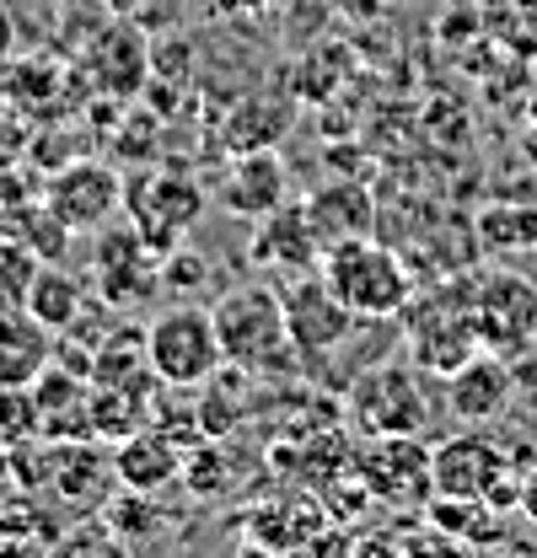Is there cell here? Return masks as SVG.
<instances>
[{
	"mask_svg": "<svg viewBox=\"0 0 537 558\" xmlns=\"http://www.w3.org/2000/svg\"><path fill=\"white\" fill-rule=\"evenodd\" d=\"M210 317H215V339H220V354L231 371H248L264 381H285L301 371L296 344H290V323H285V295L274 284L248 279V284L220 290Z\"/></svg>",
	"mask_w": 537,
	"mask_h": 558,
	"instance_id": "obj_1",
	"label": "cell"
},
{
	"mask_svg": "<svg viewBox=\"0 0 537 558\" xmlns=\"http://www.w3.org/2000/svg\"><path fill=\"white\" fill-rule=\"evenodd\" d=\"M338 301L366 317V323H398L403 306L414 301V275L403 269V258L393 247H382L377 236H355L323 253V269Z\"/></svg>",
	"mask_w": 537,
	"mask_h": 558,
	"instance_id": "obj_2",
	"label": "cell"
},
{
	"mask_svg": "<svg viewBox=\"0 0 537 558\" xmlns=\"http://www.w3.org/2000/svg\"><path fill=\"white\" fill-rule=\"evenodd\" d=\"M403 339L414 349V365L425 376H452L478 354V328H473V279H452L430 295H414L403 306Z\"/></svg>",
	"mask_w": 537,
	"mask_h": 558,
	"instance_id": "obj_3",
	"label": "cell"
},
{
	"mask_svg": "<svg viewBox=\"0 0 537 558\" xmlns=\"http://www.w3.org/2000/svg\"><path fill=\"white\" fill-rule=\"evenodd\" d=\"M145 360L162 387H204L215 371H226V354L215 339V317L204 306H172L145 328Z\"/></svg>",
	"mask_w": 537,
	"mask_h": 558,
	"instance_id": "obj_4",
	"label": "cell"
},
{
	"mask_svg": "<svg viewBox=\"0 0 537 558\" xmlns=\"http://www.w3.org/2000/svg\"><path fill=\"white\" fill-rule=\"evenodd\" d=\"M124 209H130V226L140 231V242L156 258H167L200 226L204 183H194L189 172H134L124 183Z\"/></svg>",
	"mask_w": 537,
	"mask_h": 558,
	"instance_id": "obj_5",
	"label": "cell"
},
{
	"mask_svg": "<svg viewBox=\"0 0 537 558\" xmlns=\"http://www.w3.org/2000/svg\"><path fill=\"white\" fill-rule=\"evenodd\" d=\"M279 295H285V323H290V344H296V360H301V376H318L323 360H334V349L366 323L329 290V279L318 269L290 279Z\"/></svg>",
	"mask_w": 537,
	"mask_h": 558,
	"instance_id": "obj_6",
	"label": "cell"
},
{
	"mask_svg": "<svg viewBox=\"0 0 537 558\" xmlns=\"http://www.w3.org/2000/svg\"><path fill=\"white\" fill-rule=\"evenodd\" d=\"M349 418L371 440L377 435H419L430 424V398L419 387V371L387 365V360L382 365H366L349 381Z\"/></svg>",
	"mask_w": 537,
	"mask_h": 558,
	"instance_id": "obj_7",
	"label": "cell"
},
{
	"mask_svg": "<svg viewBox=\"0 0 537 558\" xmlns=\"http://www.w3.org/2000/svg\"><path fill=\"white\" fill-rule=\"evenodd\" d=\"M473 328L489 354H522L537 344V284L511 269L473 279Z\"/></svg>",
	"mask_w": 537,
	"mask_h": 558,
	"instance_id": "obj_8",
	"label": "cell"
},
{
	"mask_svg": "<svg viewBox=\"0 0 537 558\" xmlns=\"http://www.w3.org/2000/svg\"><path fill=\"white\" fill-rule=\"evenodd\" d=\"M511 451L484 435V429H463L441 446H430V494H446V499H489L494 484L511 473Z\"/></svg>",
	"mask_w": 537,
	"mask_h": 558,
	"instance_id": "obj_9",
	"label": "cell"
},
{
	"mask_svg": "<svg viewBox=\"0 0 537 558\" xmlns=\"http://www.w3.org/2000/svg\"><path fill=\"white\" fill-rule=\"evenodd\" d=\"M44 205L65 220L70 236L103 231V226H114V215L124 209V178H119L114 167H103V161H70V167H60V172L49 178Z\"/></svg>",
	"mask_w": 537,
	"mask_h": 558,
	"instance_id": "obj_10",
	"label": "cell"
},
{
	"mask_svg": "<svg viewBox=\"0 0 537 558\" xmlns=\"http://www.w3.org/2000/svg\"><path fill=\"white\" fill-rule=\"evenodd\" d=\"M248 258L268 269V275L301 279L312 269H323V242L307 220V205H285L268 209L264 220H253V236H248Z\"/></svg>",
	"mask_w": 537,
	"mask_h": 558,
	"instance_id": "obj_11",
	"label": "cell"
},
{
	"mask_svg": "<svg viewBox=\"0 0 537 558\" xmlns=\"http://www.w3.org/2000/svg\"><path fill=\"white\" fill-rule=\"evenodd\" d=\"M86 75L97 81V92H108L119 102H134L145 92V81H151V44L140 38V27H130V22L103 27L86 44Z\"/></svg>",
	"mask_w": 537,
	"mask_h": 558,
	"instance_id": "obj_12",
	"label": "cell"
},
{
	"mask_svg": "<svg viewBox=\"0 0 537 558\" xmlns=\"http://www.w3.org/2000/svg\"><path fill=\"white\" fill-rule=\"evenodd\" d=\"M516 398V376H511V360L505 354H489L478 349L468 365H457L446 376V403L463 424H494V418L511 409Z\"/></svg>",
	"mask_w": 537,
	"mask_h": 558,
	"instance_id": "obj_13",
	"label": "cell"
},
{
	"mask_svg": "<svg viewBox=\"0 0 537 558\" xmlns=\"http://www.w3.org/2000/svg\"><path fill=\"white\" fill-rule=\"evenodd\" d=\"M301 205H307V220H312L323 253L338 247V242H355V236H371V231H377V199H371V189L355 183V178H338V183L312 189Z\"/></svg>",
	"mask_w": 537,
	"mask_h": 558,
	"instance_id": "obj_14",
	"label": "cell"
},
{
	"mask_svg": "<svg viewBox=\"0 0 537 558\" xmlns=\"http://www.w3.org/2000/svg\"><path fill=\"white\" fill-rule=\"evenodd\" d=\"M220 209L242 215V220H264L268 209L285 205V167L274 150H237V161L226 167L220 189H215Z\"/></svg>",
	"mask_w": 537,
	"mask_h": 558,
	"instance_id": "obj_15",
	"label": "cell"
},
{
	"mask_svg": "<svg viewBox=\"0 0 537 558\" xmlns=\"http://www.w3.org/2000/svg\"><path fill=\"white\" fill-rule=\"evenodd\" d=\"M114 478H119V488L156 494L172 478H183V446L172 435H162V424H145V429H134L130 440L114 446Z\"/></svg>",
	"mask_w": 537,
	"mask_h": 558,
	"instance_id": "obj_16",
	"label": "cell"
},
{
	"mask_svg": "<svg viewBox=\"0 0 537 558\" xmlns=\"http://www.w3.org/2000/svg\"><path fill=\"white\" fill-rule=\"evenodd\" d=\"M55 365V333L27 312H0V387H33Z\"/></svg>",
	"mask_w": 537,
	"mask_h": 558,
	"instance_id": "obj_17",
	"label": "cell"
},
{
	"mask_svg": "<svg viewBox=\"0 0 537 558\" xmlns=\"http://www.w3.org/2000/svg\"><path fill=\"white\" fill-rule=\"evenodd\" d=\"M151 381L156 376H140V381H124V387H92V435L119 446V440H130L134 429L156 424Z\"/></svg>",
	"mask_w": 537,
	"mask_h": 558,
	"instance_id": "obj_18",
	"label": "cell"
},
{
	"mask_svg": "<svg viewBox=\"0 0 537 558\" xmlns=\"http://www.w3.org/2000/svg\"><path fill=\"white\" fill-rule=\"evenodd\" d=\"M151 376V360H145V328H103L97 344H92V365H86V381L92 387H124V381H140Z\"/></svg>",
	"mask_w": 537,
	"mask_h": 558,
	"instance_id": "obj_19",
	"label": "cell"
},
{
	"mask_svg": "<svg viewBox=\"0 0 537 558\" xmlns=\"http://www.w3.org/2000/svg\"><path fill=\"white\" fill-rule=\"evenodd\" d=\"M86 306H92V301H86V279L60 269V264H38L33 290H27V312H33L49 333H65Z\"/></svg>",
	"mask_w": 537,
	"mask_h": 558,
	"instance_id": "obj_20",
	"label": "cell"
},
{
	"mask_svg": "<svg viewBox=\"0 0 537 558\" xmlns=\"http://www.w3.org/2000/svg\"><path fill=\"white\" fill-rule=\"evenodd\" d=\"M473 236L489 258L537 253V209L533 205H489L473 220Z\"/></svg>",
	"mask_w": 537,
	"mask_h": 558,
	"instance_id": "obj_21",
	"label": "cell"
},
{
	"mask_svg": "<svg viewBox=\"0 0 537 558\" xmlns=\"http://www.w3.org/2000/svg\"><path fill=\"white\" fill-rule=\"evenodd\" d=\"M33 275H38V253H33V247H22L16 236H0V312L27 306Z\"/></svg>",
	"mask_w": 537,
	"mask_h": 558,
	"instance_id": "obj_22",
	"label": "cell"
},
{
	"mask_svg": "<svg viewBox=\"0 0 537 558\" xmlns=\"http://www.w3.org/2000/svg\"><path fill=\"white\" fill-rule=\"evenodd\" d=\"M38 435H44V424H38L33 387H0V440L22 446V440H38Z\"/></svg>",
	"mask_w": 537,
	"mask_h": 558,
	"instance_id": "obj_23",
	"label": "cell"
},
{
	"mask_svg": "<svg viewBox=\"0 0 537 558\" xmlns=\"http://www.w3.org/2000/svg\"><path fill=\"white\" fill-rule=\"evenodd\" d=\"M279 558H355V537H349V532H334V526H323V532H312L307 543L285 548Z\"/></svg>",
	"mask_w": 537,
	"mask_h": 558,
	"instance_id": "obj_24",
	"label": "cell"
},
{
	"mask_svg": "<svg viewBox=\"0 0 537 558\" xmlns=\"http://www.w3.org/2000/svg\"><path fill=\"white\" fill-rule=\"evenodd\" d=\"M22 156V124L11 113H0V167H11Z\"/></svg>",
	"mask_w": 537,
	"mask_h": 558,
	"instance_id": "obj_25",
	"label": "cell"
},
{
	"mask_svg": "<svg viewBox=\"0 0 537 558\" xmlns=\"http://www.w3.org/2000/svg\"><path fill=\"white\" fill-rule=\"evenodd\" d=\"M49 558H114V554H108L97 537H70V543H60Z\"/></svg>",
	"mask_w": 537,
	"mask_h": 558,
	"instance_id": "obj_26",
	"label": "cell"
},
{
	"mask_svg": "<svg viewBox=\"0 0 537 558\" xmlns=\"http://www.w3.org/2000/svg\"><path fill=\"white\" fill-rule=\"evenodd\" d=\"M355 558H408V548H403V543H387V537H382V543L371 537V543H355Z\"/></svg>",
	"mask_w": 537,
	"mask_h": 558,
	"instance_id": "obj_27",
	"label": "cell"
},
{
	"mask_svg": "<svg viewBox=\"0 0 537 558\" xmlns=\"http://www.w3.org/2000/svg\"><path fill=\"white\" fill-rule=\"evenodd\" d=\"M522 515L537 526V468H527V473H522Z\"/></svg>",
	"mask_w": 537,
	"mask_h": 558,
	"instance_id": "obj_28",
	"label": "cell"
}]
</instances>
